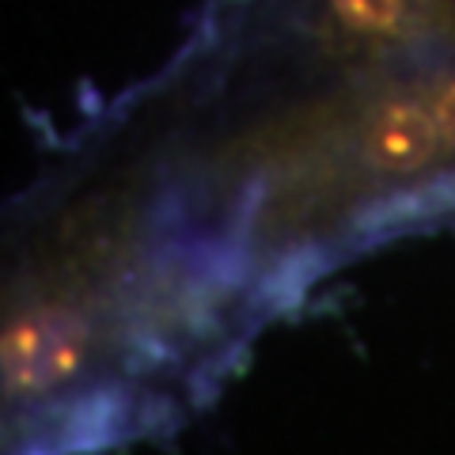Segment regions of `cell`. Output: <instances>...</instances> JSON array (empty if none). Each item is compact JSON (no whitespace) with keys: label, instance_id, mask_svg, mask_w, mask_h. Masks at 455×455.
<instances>
[{"label":"cell","instance_id":"obj_1","mask_svg":"<svg viewBox=\"0 0 455 455\" xmlns=\"http://www.w3.org/2000/svg\"><path fill=\"white\" fill-rule=\"evenodd\" d=\"M455 175V61L391 80L331 110L274 156V194L391 190Z\"/></svg>","mask_w":455,"mask_h":455},{"label":"cell","instance_id":"obj_2","mask_svg":"<svg viewBox=\"0 0 455 455\" xmlns=\"http://www.w3.org/2000/svg\"><path fill=\"white\" fill-rule=\"evenodd\" d=\"M304 23L331 61L387 65L436 46L455 27V0H307Z\"/></svg>","mask_w":455,"mask_h":455}]
</instances>
